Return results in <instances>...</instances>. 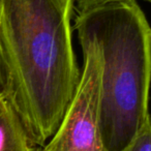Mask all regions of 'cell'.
I'll return each mask as SVG.
<instances>
[{"instance_id":"3957f363","label":"cell","mask_w":151,"mask_h":151,"mask_svg":"<svg viewBox=\"0 0 151 151\" xmlns=\"http://www.w3.org/2000/svg\"><path fill=\"white\" fill-rule=\"evenodd\" d=\"M83 54L75 95L44 151H107L99 122L101 58L93 40L78 37Z\"/></svg>"},{"instance_id":"ba28073f","label":"cell","mask_w":151,"mask_h":151,"mask_svg":"<svg viewBox=\"0 0 151 151\" xmlns=\"http://www.w3.org/2000/svg\"><path fill=\"white\" fill-rule=\"evenodd\" d=\"M36 151H44V150H42V147H37V149H36Z\"/></svg>"},{"instance_id":"5b68a950","label":"cell","mask_w":151,"mask_h":151,"mask_svg":"<svg viewBox=\"0 0 151 151\" xmlns=\"http://www.w3.org/2000/svg\"><path fill=\"white\" fill-rule=\"evenodd\" d=\"M121 151H151V123L148 117L136 136Z\"/></svg>"},{"instance_id":"7a4b0ae2","label":"cell","mask_w":151,"mask_h":151,"mask_svg":"<svg viewBox=\"0 0 151 151\" xmlns=\"http://www.w3.org/2000/svg\"><path fill=\"white\" fill-rule=\"evenodd\" d=\"M73 29L99 47L101 136L107 151H121L150 117L149 22L137 0H118L79 12Z\"/></svg>"},{"instance_id":"277c9868","label":"cell","mask_w":151,"mask_h":151,"mask_svg":"<svg viewBox=\"0 0 151 151\" xmlns=\"http://www.w3.org/2000/svg\"><path fill=\"white\" fill-rule=\"evenodd\" d=\"M21 116L4 93H0V151H36Z\"/></svg>"},{"instance_id":"6da1fadb","label":"cell","mask_w":151,"mask_h":151,"mask_svg":"<svg viewBox=\"0 0 151 151\" xmlns=\"http://www.w3.org/2000/svg\"><path fill=\"white\" fill-rule=\"evenodd\" d=\"M75 9V0H0L2 90L40 147L56 132L80 81Z\"/></svg>"},{"instance_id":"8992f818","label":"cell","mask_w":151,"mask_h":151,"mask_svg":"<svg viewBox=\"0 0 151 151\" xmlns=\"http://www.w3.org/2000/svg\"><path fill=\"white\" fill-rule=\"evenodd\" d=\"M113 1H118V0H75V7L77 9V13H79ZM145 1L150 2L151 0H145Z\"/></svg>"},{"instance_id":"52a82bcc","label":"cell","mask_w":151,"mask_h":151,"mask_svg":"<svg viewBox=\"0 0 151 151\" xmlns=\"http://www.w3.org/2000/svg\"><path fill=\"white\" fill-rule=\"evenodd\" d=\"M3 92L2 90V82H1V76H0V93Z\"/></svg>"}]
</instances>
